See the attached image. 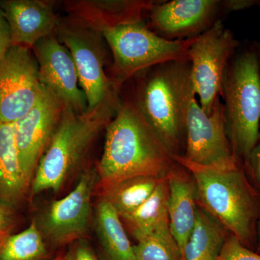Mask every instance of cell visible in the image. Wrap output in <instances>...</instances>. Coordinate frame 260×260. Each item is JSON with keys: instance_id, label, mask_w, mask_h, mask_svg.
Returning a JSON list of instances; mask_svg holds the SVG:
<instances>
[{"instance_id": "cell-18", "label": "cell", "mask_w": 260, "mask_h": 260, "mask_svg": "<svg viewBox=\"0 0 260 260\" xmlns=\"http://www.w3.org/2000/svg\"><path fill=\"white\" fill-rule=\"evenodd\" d=\"M30 184L19 160L14 124H0V203L18 205Z\"/></svg>"}, {"instance_id": "cell-2", "label": "cell", "mask_w": 260, "mask_h": 260, "mask_svg": "<svg viewBox=\"0 0 260 260\" xmlns=\"http://www.w3.org/2000/svg\"><path fill=\"white\" fill-rule=\"evenodd\" d=\"M175 161L191 174L198 205L249 248L260 220V196L240 166L219 169L198 165L181 155Z\"/></svg>"}, {"instance_id": "cell-21", "label": "cell", "mask_w": 260, "mask_h": 260, "mask_svg": "<svg viewBox=\"0 0 260 260\" xmlns=\"http://www.w3.org/2000/svg\"><path fill=\"white\" fill-rule=\"evenodd\" d=\"M98 237L109 260H135L133 245L119 214L107 200L100 198L95 210Z\"/></svg>"}, {"instance_id": "cell-5", "label": "cell", "mask_w": 260, "mask_h": 260, "mask_svg": "<svg viewBox=\"0 0 260 260\" xmlns=\"http://www.w3.org/2000/svg\"><path fill=\"white\" fill-rule=\"evenodd\" d=\"M220 98L233 151L247 167L260 139V64L255 53L246 51L229 62Z\"/></svg>"}, {"instance_id": "cell-3", "label": "cell", "mask_w": 260, "mask_h": 260, "mask_svg": "<svg viewBox=\"0 0 260 260\" xmlns=\"http://www.w3.org/2000/svg\"><path fill=\"white\" fill-rule=\"evenodd\" d=\"M120 102L119 93H114L83 114L64 107L59 125L32 177V197L44 191L60 190L81 165L98 134L115 115Z\"/></svg>"}, {"instance_id": "cell-8", "label": "cell", "mask_w": 260, "mask_h": 260, "mask_svg": "<svg viewBox=\"0 0 260 260\" xmlns=\"http://www.w3.org/2000/svg\"><path fill=\"white\" fill-rule=\"evenodd\" d=\"M238 45L232 32L218 20L195 37L188 50L193 90L207 114L221 95L225 71Z\"/></svg>"}, {"instance_id": "cell-9", "label": "cell", "mask_w": 260, "mask_h": 260, "mask_svg": "<svg viewBox=\"0 0 260 260\" xmlns=\"http://www.w3.org/2000/svg\"><path fill=\"white\" fill-rule=\"evenodd\" d=\"M184 158L204 167L226 169L239 165L225 129L223 105L220 98L207 114L195 93L188 102L185 117Z\"/></svg>"}, {"instance_id": "cell-19", "label": "cell", "mask_w": 260, "mask_h": 260, "mask_svg": "<svg viewBox=\"0 0 260 260\" xmlns=\"http://www.w3.org/2000/svg\"><path fill=\"white\" fill-rule=\"evenodd\" d=\"M229 231L198 205L196 220L184 249V260H217Z\"/></svg>"}, {"instance_id": "cell-1", "label": "cell", "mask_w": 260, "mask_h": 260, "mask_svg": "<svg viewBox=\"0 0 260 260\" xmlns=\"http://www.w3.org/2000/svg\"><path fill=\"white\" fill-rule=\"evenodd\" d=\"M106 130L99 187L136 176L167 177L177 164L135 101L121 102Z\"/></svg>"}, {"instance_id": "cell-30", "label": "cell", "mask_w": 260, "mask_h": 260, "mask_svg": "<svg viewBox=\"0 0 260 260\" xmlns=\"http://www.w3.org/2000/svg\"><path fill=\"white\" fill-rule=\"evenodd\" d=\"M223 9L227 12L239 11L246 10L255 5H260L257 0H225L222 1Z\"/></svg>"}, {"instance_id": "cell-24", "label": "cell", "mask_w": 260, "mask_h": 260, "mask_svg": "<svg viewBox=\"0 0 260 260\" xmlns=\"http://www.w3.org/2000/svg\"><path fill=\"white\" fill-rule=\"evenodd\" d=\"M135 260H183L170 226L147 236L133 245Z\"/></svg>"}, {"instance_id": "cell-32", "label": "cell", "mask_w": 260, "mask_h": 260, "mask_svg": "<svg viewBox=\"0 0 260 260\" xmlns=\"http://www.w3.org/2000/svg\"><path fill=\"white\" fill-rule=\"evenodd\" d=\"M53 260H65V259H64V256H56L55 259H54Z\"/></svg>"}, {"instance_id": "cell-16", "label": "cell", "mask_w": 260, "mask_h": 260, "mask_svg": "<svg viewBox=\"0 0 260 260\" xmlns=\"http://www.w3.org/2000/svg\"><path fill=\"white\" fill-rule=\"evenodd\" d=\"M157 1L150 0H69L64 10L72 18L80 20L102 34L105 29L143 21Z\"/></svg>"}, {"instance_id": "cell-17", "label": "cell", "mask_w": 260, "mask_h": 260, "mask_svg": "<svg viewBox=\"0 0 260 260\" xmlns=\"http://www.w3.org/2000/svg\"><path fill=\"white\" fill-rule=\"evenodd\" d=\"M169 226L184 260V249L196 220L197 189L189 173L179 164L168 174Z\"/></svg>"}, {"instance_id": "cell-28", "label": "cell", "mask_w": 260, "mask_h": 260, "mask_svg": "<svg viewBox=\"0 0 260 260\" xmlns=\"http://www.w3.org/2000/svg\"><path fill=\"white\" fill-rule=\"evenodd\" d=\"M12 46L13 44L9 24L0 7V59L4 57Z\"/></svg>"}, {"instance_id": "cell-7", "label": "cell", "mask_w": 260, "mask_h": 260, "mask_svg": "<svg viewBox=\"0 0 260 260\" xmlns=\"http://www.w3.org/2000/svg\"><path fill=\"white\" fill-rule=\"evenodd\" d=\"M54 34L74 59L88 110L96 108L112 94L119 93L120 89L104 71V39L100 32L69 17L59 19Z\"/></svg>"}, {"instance_id": "cell-25", "label": "cell", "mask_w": 260, "mask_h": 260, "mask_svg": "<svg viewBox=\"0 0 260 260\" xmlns=\"http://www.w3.org/2000/svg\"><path fill=\"white\" fill-rule=\"evenodd\" d=\"M217 260H260L259 253L244 246L235 236L229 234Z\"/></svg>"}, {"instance_id": "cell-31", "label": "cell", "mask_w": 260, "mask_h": 260, "mask_svg": "<svg viewBox=\"0 0 260 260\" xmlns=\"http://www.w3.org/2000/svg\"><path fill=\"white\" fill-rule=\"evenodd\" d=\"M256 240H257V247L258 251L260 254V220L257 224V228H256Z\"/></svg>"}, {"instance_id": "cell-10", "label": "cell", "mask_w": 260, "mask_h": 260, "mask_svg": "<svg viewBox=\"0 0 260 260\" xmlns=\"http://www.w3.org/2000/svg\"><path fill=\"white\" fill-rule=\"evenodd\" d=\"M42 88L32 49L12 46L0 59V124H14L37 102Z\"/></svg>"}, {"instance_id": "cell-12", "label": "cell", "mask_w": 260, "mask_h": 260, "mask_svg": "<svg viewBox=\"0 0 260 260\" xmlns=\"http://www.w3.org/2000/svg\"><path fill=\"white\" fill-rule=\"evenodd\" d=\"M64 107L60 99L42 84L34 107L14 123L19 160L30 184L39 160L59 125Z\"/></svg>"}, {"instance_id": "cell-22", "label": "cell", "mask_w": 260, "mask_h": 260, "mask_svg": "<svg viewBox=\"0 0 260 260\" xmlns=\"http://www.w3.org/2000/svg\"><path fill=\"white\" fill-rule=\"evenodd\" d=\"M164 178L143 175L102 186L101 198L109 202L121 218L134 212L151 196Z\"/></svg>"}, {"instance_id": "cell-6", "label": "cell", "mask_w": 260, "mask_h": 260, "mask_svg": "<svg viewBox=\"0 0 260 260\" xmlns=\"http://www.w3.org/2000/svg\"><path fill=\"white\" fill-rule=\"evenodd\" d=\"M102 34L112 53L109 77L119 89L140 72L168 61L188 59V50L195 39H164L143 21L105 29Z\"/></svg>"}, {"instance_id": "cell-33", "label": "cell", "mask_w": 260, "mask_h": 260, "mask_svg": "<svg viewBox=\"0 0 260 260\" xmlns=\"http://www.w3.org/2000/svg\"><path fill=\"white\" fill-rule=\"evenodd\" d=\"M259 64H260V62H259Z\"/></svg>"}, {"instance_id": "cell-13", "label": "cell", "mask_w": 260, "mask_h": 260, "mask_svg": "<svg viewBox=\"0 0 260 260\" xmlns=\"http://www.w3.org/2000/svg\"><path fill=\"white\" fill-rule=\"evenodd\" d=\"M41 83L50 89L64 107L83 114L88 110L86 96L79 83L73 56L55 34L41 39L32 47Z\"/></svg>"}, {"instance_id": "cell-27", "label": "cell", "mask_w": 260, "mask_h": 260, "mask_svg": "<svg viewBox=\"0 0 260 260\" xmlns=\"http://www.w3.org/2000/svg\"><path fill=\"white\" fill-rule=\"evenodd\" d=\"M12 207L0 203V251L10 235L13 226Z\"/></svg>"}, {"instance_id": "cell-14", "label": "cell", "mask_w": 260, "mask_h": 260, "mask_svg": "<svg viewBox=\"0 0 260 260\" xmlns=\"http://www.w3.org/2000/svg\"><path fill=\"white\" fill-rule=\"evenodd\" d=\"M223 9L218 0H172L155 3L150 24L155 34L169 40L198 37L217 21Z\"/></svg>"}, {"instance_id": "cell-4", "label": "cell", "mask_w": 260, "mask_h": 260, "mask_svg": "<svg viewBox=\"0 0 260 260\" xmlns=\"http://www.w3.org/2000/svg\"><path fill=\"white\" fill-rule=\"evenodd\" d=\"M137 91L136 102L173 156L185 149V117L194 93L189 59L168 61L150 68Z\"/></svg>"}, {"instance_id": "cell-15", "label": "cell", "mask_w": 260, "mask_h": 260, "mask_svg": "<svg viewBox=\"0 0 260 260\" xmlns=\"http://www.w3.org/2000/svg\"><path fill=\"white\" fill-rule=\"evenodd\" d=\"M51 0H3L0 7L11 32L13 46L32 49L41 39L54 34L59 18Z\"/></svg>"}, {"instance_id": "cell-26", "label": "cell", "mask_w": 260, "mask_h": 260, "mask_svg": "<svg viewBox=\"0 0 260 260\" xmlns=\"http://www.w3.org/2000/svg\"><path fill=\"white\" fill-rule=\"evenodd\" d=\"M65 260H99L93 249L83 239L72 243L69 250L64 256Z\"/></svg>"}, {"instance_id": "cell-23", "label": "cell", "mask_w": 260, "mask_h": 260, "mask_svg": "<svg viewBox=\"0 0 260 260\" xmlns=\"http://www.w3.org/2000/svg\"><path fill=\"white\" fill-rule=\"evenodd\" d=\"M37 220L23 232L10 235L0 251V260H41L47 255V245Z\"/></svg>"}, {"instance_id": "cell-11", "label": "cell", "mask_w": 260, "mask_h": 260, "mask_svg": "<svg viewBox=\"0 0 260 260\" xmlns=\"http://www.w3.org/2000/svg\"><path fill=\"white\" fill-rule=\"evenodd\" d=\"M98 179L96 169H85L73 191L51 203L37 221L44 239L57 246L83 239L90 224L92 195Z\"/></svg>"}, {"instance_id": "cell-20", "label": "cell", "mask_w": 260, "mask_h": 260, "mask_svg": "<svg viewBox=\"0 0 260 260\" xmlns=\"http://www.w3.org/2000/svg\"><path fill=\"white\" fill-rule=\"evenodd\" d=\"M168 178L164 177L151 196L134 212L121 218L137 241L169 226Z\"/></svg>"}, {"instance_id": "cell-29", "label": "cell", "mask_w": 260, "mask_h": 260, "mask_svg": "<svg viewBox=\"0 0 260 260\" xmlns=\"http://www.w3.org/2000/svg\"><path fill=\"white\" fill-rule=\"evenodd\" d=\"M247 167L256 185L260 188V139L251 150Z\"/></svg>"}]
</instances>
